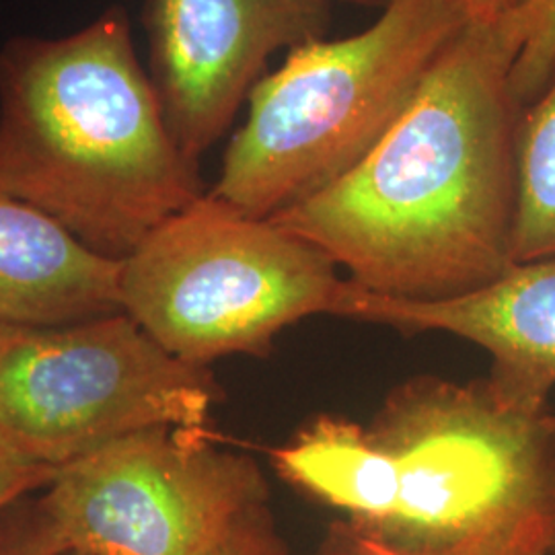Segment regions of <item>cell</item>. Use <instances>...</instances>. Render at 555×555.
Here are the masks:
<instances>
[{
    "label": "cell",
    "mask_w": 555,
    "mask_h": 555,
    "mask_svg": "<svg viewBox=\"0 0 555 555\" xmlns=\"http://www.w3.org/2000/svg\"><path fill=\"white\" fill-rule=\"evenodd\" d=\"M0 190L114 261L204 196L121 7L0 46Z\"/></svg>",
    "instance_id": "cell-2"
},
{
    "label": "cell",
    "mask_w": 555,
    "mask_h": 555,
    "mask_svg": "<svg viewBox=\"0 0 555 555\" xmlns=\"http://www.w3.org/2000/svg\"><path fill=\"white\" fill-rule=\"evenodd\" d=\"M15 508L0 516V555H50L31 535L25 511Z\"/></svg>",
    "instance_id": "cell-16"
},
{
    "label": "cell",
    "mask_w": 555,
    "mask_h": 555,
    "mask_svg": "<svg viewBox=\"0 0 555 555\" xmlns=\"http://www.w3.org/2000/svg\"><path fill=\"white\" fill-rule=\"evenodd\" d=\"M554 539L555 516H537L463 555H552Z\"/></svg>",
    "instance_id": "cell-15"
},
{
    "label": "cell",
    "mask_w": 555,
    "mask_h": 555,
    "mask_svg": "<svg viewBox=\"0 0 555 555\" xmlns=\"http://www.w3.org/2000/svg\"><path fill=\"white\" fill-rule=\"evenodd\" d=\"M344 286L313 243L212 194L165 220L119 270L121 311L196 366L266 354L288 325L334 315Z\"/></svg>",
    "instance_id": "cell-6"
},
{
    "label": "cell",
    "mask_w": 555,
    "mask_h": 555,
    "mask_svg": "<svg viewBox=\"0 0 555 555\" xmlns=\"http://www.w3.org/2000/svg\"><path fill=\"white\" fill-rule=\"evenodd\" d=\"M513 256L555 258V73L518 119Z\"/></svg>",
    "instance_id": "cell-12"
},
{
    "label": "cell",
    "mask_w": 555,
    "mask_h": 555,
    "mask_svg": "<svg viewBox=\"0 0 555 555\" xmlns=\"http://www.w3.org/2000/svg\"><path fill=\"white\" fill-rule=\"evenodd\" d=\"M66 555H79V554H66Z\"/></svg>",
    "instance_id": "cell-21"
},
{
    "label": "cell",
    "mask_w": 555,
    "mask_h": 555,
    "mask_svg": "<svg viewBox=\"0 0 555 555\" xmlns=\"http://www.w3.org/2000/svg\"><path fill=\"white\" fill-rule=\"evenodd\" d=\"M366 428L389 461L391 502L377 527L354 529L362 535L410 555H463L555 516L550 403L508 397L490 378L417 377L391 391Z\"/></svg>",
    "instance_id": "cell-4"
},
{
    "label": "cell",
    "mask_w": 555,
    "mask_h": 555,
    "mask_svg": "<svg viewBox=\"0 0 555 555\" xmlns=\"http://www.w3.org/2000/svg\"><path fill=\"white\" fill-rule=\"evenodd\" d=\"M321 555H410L399 552L396 547H389L373 537L362 535L348 527L346 522H339L334 527L332 543L323 550Z\"/></svg>",
    "instance_id": "cell-17"
},
{
    "label": "cell",
    "mask_w": 555,
    "mask_h": 555,
    "mask_svg": "<svg viewBox=\"0 0 555 555\" xmlns=\"http://www.w3.org/2000/svg\"><path fill=\"white\" fill-rule=\"evenodd\" d=\"M219 399L208 366L169 354L124 311L0 323V438L56 472L151 428L204 430Z\"/></svg>",
    "instance_id": "cell-7"
},
{
    "label": "cell",
    "mask_w": 555,
    "mask_h": 555,
    "mask_svg": "<svg viewBox=\"0 0 555 555\" xmlns=\"http://www.w3.org/2000/svg\"><path fill=\"white\" fill-rule=\"evenodd\" d=\"M56 469L40 465L0 438V516L15 508L23 498L41 492Z\"/></svg>",
    "instance_id": "cell-14"
},
{
    "label": "cell",
    "mask_w": 555,
    "mask_h": 555,
    "mask_svg": "<svg viewBox=\"0 0 555 555\" xmlns=\"http://www.w3.org/2000/svg\"><path fill=\"white\" fill-rule=\"evenodd\" d=\"M467 13L469 21L492 23L504 20L522 9L529 0H459Z\"/></svg>",
    "instance_id": "cell-18"
},
{
    "label": "cell",
    "mask_w": 555,
    "mask_h": 555,
    "mask_svg": "<svg viewBox=\"0 0 555 555\" xmlns=\"http://www.w3.org/2000/svg\"><path fill=\"white\" fill-rule=\"evenodd\" d=\"M467 23L459 0H393L357 36L293 48L249 93L210 194L272 219L325 190L385 139Z\"/></svg>",
    "instance_id": "cell-3"
},
{
    "label": "cell",
    "mask_w": 555,
    "mask_h": 555,
    "mask_svg": "<svg viewBox=\"0 0 555 555\" xmlns=\"http://www.w3.org/2000/svg\"><path fill=\"white\" fill-rule=\"evenodd\" d=\"M552 555H555V539H554V547H552Z\"/></svg>",
    "instance_id": "cell-20"
},
{
    "label": "cell",
    "mask_w": 555,
    "mask_h": 555,
    "mask_svg": "<svg viewBox=\"0 0 555 555\" xmlns=\"http://www.w3.org/2000/svg\"><path fill=\"white\" fill-rule=\"evenodd\" d=\"M515 17L469 21L352 171L272 217L383 297L444 300L515 266Z\"/></svg>",
    "instance_id": "cell-1"
},
{
    "label": "cell",
    "mask_w": 555,
    "mask_h": 555,
    "mask_svg": "<svg viewBox=\"0 0 555 555\" xmlns=\"http://www.w3.org/2000/svg\"><path fill=\"white\" fill-rule=\"evenodd\" d=\"M346 2H354V4H362V7H378V9H385V7H389L393 0H346Z\"/></svg>",
    "instance_id": "cell-19"
},
{
    "label": "cell",
    "mask_w": 555,
    "mask_h": 555,
    "mask_svg": "<svg viewBox=\"0 0 555 555\" xmlns=\"http://www.w3.org/2000/svg\"><path fill=\"white\" fill-rule=\"evenodd\" d=\"M515 15L520 50L513 68L518 103L541 95L555 73V0H529Z\"/></svg>",
    "instance_id": "cell-13"
},
{
    "label": "cell",
    "mask_w": 555,
    "mask_h": 555,
    "mask_svg": "<svg viewBox=\"0 0 555 555\" xmlns=\"http://www.w3.org/2000/svg\"><path fill=\"white\" fill-rule=\"evenodd\" d=\"M272 465L297 490L344 513L358 531L377 527L389 508V461L357 422L315 417L272 451Z\"/></svg>",
    "instance_id": "cell-11"
},
{
    "label": "cell",
    "mask_w": 555,
    "mask_h": 555,
    "mask_svg": "<svg viewBox=\"0 0 555 555\" xmlns=\"http://www.w3.org/2000/svg\"><path fill=\"white\" fill-rule=\"evenodd\" d=\"M336 318L467 339L492 358L488 378L525 403L545 405L555 389V258L515 263L494 282L444 300L383 297L346 278Z\"/></svg>",
    "instance_id": "cell-9"
},
{
    "label": "cell",
    "mask_w": 555,
    "mask_h": 555,
    "mask_svg": "<svg viewBox=\"0 0 555 555\" xmlns=\"http://www.w3.org/2000/svg\"><path fill=\"white\" fill-rule=\"evenodd\" d=\"M121 261L0 190V323L56 327L121 311Z\"/></svg>",
    "instance_id": "cell-10"
},
{
    "label": "cell",
    "mask_w": 555,
    "mask_h": 555,
    "mask_svg": "<svg viewBox=\"0 0 555 555\" xmlns=\"http://www.w3.org/2000/svg\"><path fill=\"white\" fill-rule=\"evenodd\" d=\"M50 555H286L258 463L151 428L64 465L25 508Z\"/></svg>",
    "instance_id": "cell-5"
},
{
    "label": "cell",
    "mask_w": 555,
    "mask_h": 555,
    "mask_svg": "<svg viewBox=\"0 0 555 555\" xmlns=\"http://www.w3.org/2000/svg\"><path fill=\"white\" fill-rule=\"evenodd\" d=\"M327 15L330 0H146L149 75L181 153L198 165L270 56L319 40Z\"/></svg>",
    "instance_id": "cell-8"
}]
</instances>
